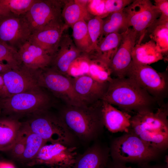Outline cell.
<instances>
[{
	"mask_svg": "<svg viewBox=\"0 0 168 168\" xmlns=\"http://www.w3.org/2000/svg\"><path fill=\"white\" fill-rule=\"evenodd\" d=\"M89 66L86 74L102 83H108L112 80L109 64L97 59H89Z\"/></svg>",
	"mask_w": 168,
	"mask_h": 168,
	"instance_id": "29",
	"label": "cell"
},
{
	"mask_svg": "<svg viewBox=\"0 0 168 168\" xmlns=\"http://www.w3.org/2000/svg\"><path fill=\"white\" fill-rule=\"evenodd\" d=\"M26 135V147L23 155L19 161L27 164L33 160L47 142L38 135L30 131L22 122Z\"/></svg>",
	"mask_w": 168,
	"mask_h": 168,
	"instance_id": "27",
	"label": "cell"
},
{
	"mask_svg": "<svg viewBox=\"0 0 168 168\" xmlns=\"http://www.w3.org/2000/svg\"><path fill=\"white\" fill-rule=\"evenodd\" d=\"M132 61L148 65L164 58L163 55L152 40L144 43L136 44L132 53Z\"/></svg>",
	"mask_w": 168,
	"mask_h": 168,
	"instance_id": "24",
	"label": "cell"
},
{
	"mask_svg": "<svg viewBox=\"0 0 168 168\" xmlns=\"http://www.w3.org/2000/svg\"><path fill=\"white\" fill-rule=\"evenodd\" d=\"M147 168H165L163 167L159 166H154L147 167Z\"/></svg>",
	"mask_w": 168,
	"mask_h": 168,
	"instance_id": "42",
	"label": "cell"
},
{
	"mask_svg": "<svg viewBox=\"0 0 168 168\" xmlns=\"http://www.w3.org/2000/svg\"><path fill=\"white\" fill-rule=\"evenodd\" d=\"M129 28L137 34L136 44H140L146 34L147 29L158 19L160 13L149 0H135L124 8Z\"/></svg>",
	"mask_w": 168,
	"mask_h": 168,
	"instance_id": "8",
	"label": "cell"
},
{
	"mask_svg": "<svg viewBox=\"0 0 168 168\" xmlns=\"http://www.w3.org/2000/svg\"><path fill=\"white\" fill-rule=\"evenodd\" d=\"M101 100L115 105L128 112L150 109L158 102L132 79L113 78L109 83Z\"/></svg>",
	"mask_w": 168,
	"mask_h": 168,
	"instance_id": "3",
	"label": "cell"
},
{
	"mask_svg": "<svg viewBox=\"0 0 168 168\" xmlns=\"http://www.w3.org/2000/svg\"><path fill=\"white\" fill-rule=\"evenodd\" d=\"M25 147V133L22 123V128L18 138L13 147L10 150L12 157L19 161L24 152Z\"/></svg>",
	"mask_w": 168,
	"mask_h": 168,
	"instance_id": "33",
	"label": "cell"
},
{
	"mask_svg": "<svg viewBox=\"0 0 168 168\" xmlns=\"http://www.w3.org/2000/svg\"><path fill=\"white\" fill-rule=\"evenodd\" d=\"M123 9L110 13L103 19L102 30L99 40L109 34L119 33L120 30L124 32L129 28Z\"/></svg>",
	"mask_w": 168,
	"mask_h": 168,
	"instance_id": "26",
	"label": "cell"
},
{
	"mask_svg": "<svg viewBox=\"0 0 168 168\" xmlns=\"http://www.w3.org/2000/svg\"><path fill=\"white\" fill-rule=\"evenodd\" d=\"M107 152L99 144H94L82 154L77 155L72 168H105Z\"/></svg>",
	"mask_w": 168,
	"mask_h": 168,
	"instance_id": "22",
	"label": "cell"
},
{
	"mask_svg": "<svg viewBox=\"0 0 168 168\" xmlns=\"http://www.w3.org/2000/svg\"><path fill=\"white\" fill-rule=\"evenodd\" d=\"M26 117V120L23 122L27 127L47 142L74 146L75 136L58 115L52 113L48 110L32 114Z\"/></svg>",
	"mask_w": 168,
	"mask_h": 168,
	"instance_id": "5",
	"label": "cell"
},
{
	"mask_svg": "<svg viewBox=\"0 0 168 168\" xmlns=\"http://www.w3.org/2000/svg\"><path fill=\"white\" fill-rule=\"evenodd\" d=\"M154 5L160 12L159 18L168 20V0H155Z\"/></svg>",
	"mask_w": 168,
	"mask_h": 168,
	"instance_id": "36",
	"label": "cell"
},
{
	"mask_svg": "<svg viewBox=\"0 0 168 168\" xmlns=\"http://www.w3.org/2000/svg\"><path fill=\"white\" fill-rule=\"evenodd\" d=\"M132 0H105V12L107 16L110 13L121 11L131 4Z\"/></svg>",
	"mask_w": 168,
	"mask_h": 168,
	"instance_id": "34",
	"label": "cell"
},
{
	"mask_svg": "<svg viewBox=\"0 0 168 168\" xmlns=\"http://www.w3.org/2000/svg\"><path fill=\"white\" fill-rule=\"evenodd\" d=\"M2 115V109L0 107V117Z\"/></svg>",
	"mask_w": 168,
	"mask_h": 168,
	"instance_id": "43",
	"label": "cell"
},
{
	"mask_svg": "<svg viewBox=\"0 0 168 168\" xmlns=\"http://www.w3.org/2000/svg\"><path fill=\"white\" fill-rule=\"evenodd\" d=\"M22 126L19 119L0 117V151H10L16 142Z\"/></svg>",
	"mask_w": 168,
	"mask_h": 168,
	"instance_id": "21",
	"label": "cell"
},
{
	"mask_svg": "<svg viewBox=\"0 0 168 168\" xmlns=\"http://www.w3.org/2000/svg\"><path fill=\"white\" fill-rule=\"evenodd\" d=\"M163 55L168 50V20L158 18L147 29L146 34Z\"/></svg>",
	"mask_w": 168,
	"mask_h": 168,
	"instance_id": "25",
	"label": "cell"
},
{
	"mask_svg": "<svg viewBox=\"0 0 168 168\" xmlns=\"http://www.w3.org/2000/svg\"><path fill=\"white\" fill-rule=\"evenodd\" d=\"M70 78L76 94L86 105L101 100L109 84L100 82L86 74Z\"/></svg>",
	"mask_w": 168,
	"mask_h": 168,
	"instance_id": "15",
	"label": "cell"
},
{
	"mask_svg": "<svg viewBox=\"0 0 168 168\" xmlns=\"http://www.w3.org/2000/svg\"><path fill=\"white\" fill-rule=\"evenodd\" d=\"M101 112L104 125L110 132H129L132 116L128 112L118 110L101 100Z\"/></svg>",
	"mask_w": 168,
	"mask_h": 168,
	"instance_id": "18",
	"label": "cell"
},
{
	"mask_svg": "<svg viewBox=\"0 0 168 168\" xmlns=\"http://www.w3.org/2000/svg\"><path fill=\"white\" fill-rule=\"evenodd\" d=\"M64 0H36L24 15L32 33L52 25L63 22L62 16Z\"/></svg>",
	"mask_w": 168,
	"mask_h": 168,
	"instance_id": "10",
	"label": "cell"
},
{
	"mask_svg": "<svg viewBox=\"0 0 168 168\" xmlns=\"http://www.w3.org/2000/svg\"><path fill=\"white\" fill-rule=\"evenodd\" d=\"M44 89L40 87L9 97L0 98L1 116L20 120L32 114L49 110L52 100Z\"/></svg>",
	"mask_w": 168,
	"mask_h": 168,
	"instance_id": "4",
	"label": "cell"
},
{
	"mask_svg": "<svg viewBox=\"0 0 168 168\" xmlns=\"http://www.w3.org/2000/svg\"><path fill=\"white\" fill-rule=\"evenodd\" d=\"M136 39V33L132 28L130 27L124 32L119 46L109 64L112 75L116 78L126 77L132 62V53Z\"/></svg>",
	"mask_w": 168,
	"mask_h": 168,
	"instance_id": "14",
	"label": "cell"
},
{
	"mask_svg": "<svg viewBox=\"0 0 168 168\" xmlns=\"http://www.w3.org/2000/svg\"><path fill=\"white\" fill-rule=\"evenodd\" d=\"M159 152L130 131L114 139L111 147V154L114 162L124 164H145L154 159Z\"/></svg>",
	"mask_w": 168,
	"mask_h": 168,
	"instance_id": "6",
	"label": "cell"
},
{
	"mask_svg": "<svg viewBox=\"0 0 168 168\" xmlns=\"http://www.w3.org/2000/svg\"><path fill=\"white\" fill-rule=\"evenodd\" d=\"M0 168H14L11 164L0 162Z\"/></svg>",
	"mask_w": 168,
	"mask_h": 168,
	"instance_id": "41",
	"label": "cell"
},
{
	"mask_svg": "<svg viewBox=\"0 0 168 168\" xmlns=\"http://www.w3.org/2000/svg\"><path fill=\"white\" fill-rule=\"evenodd\" d=\"M22 63L32 69L50 66L52 57L38 46L28 41L18 50Z\"/></svg>",
	"mask_w": 168,
	"mask_h": 168,
	"instance_id": "19",
	"label": "cell"
},
{
	"mask_svg": "<svg viewBox=\"0 0 168 168\" xmlns=\"http://www.w3.org/2000/svg\"><path fill=\"white\" fill-rule=\"evenodd\" d=\"M4 61L13 69L18 68L22 63L18 50L0 41V62Z\"/></svg>",
	"mask_w": 168,
	"mask_h": 168,
	"instance_id": "30",
	"label": "cell"
},
{
	"mask_svg": "<svg viewBox=\"0 0 168 168\" xmlns=\"http://www.w3.org/2000/svg\"><path fill=\"white\" fill-rule=\"evenodd\" d=\"M39 82L41 87L48 89L55 96L63 100L66 105H85L76 94L70 77L58 73L49 67L40 69Z\"/></svg>",
	"mask_w": 168,
	"mask_h": 168,
	"instance_id": "11",
	"label": "cell"
},
{
	"mask_svg": "<svg viewBox=\"0 0 168 168\" xmlns=\"http://www.w3.org/2000/svg\"><path fill=\"white\" fill-rule=\"evenodd\" d=\"M87 7L92 15L103 19L107 16L105 12V0H88Z\"/></svg>",
	"mask_w": 168,
	"mask_h": 168,
	"instance_id": "35",
	"label": "cell"
},
{
	"mask_svg": "<svg viewBox=\"0 0 168 168\" xmlns=\"http://www.w3.org/2000/svg\"><path fill=\"white\" fill-rule=\"evenodd\" d=\"M126 77L133 80L158 102L167 96L168 89L167 74L158 72L149 65L132 61Z\"/></svg>",
	"mask_w": 168,
	"mask_h": 168,
	"instance_id": "7",
	"label": "cell"
},
{
	"mask_svg": "<svg viewBox=\"0 0 168 168\" xmlns=\"http://www.w3.org/2000/svg\"><path fill=\"white\" fill-rule=\"evenodd\" d=\"M72 27L73 40L77 48L84 54L89 53L91 42L86 21L84 20L80 21L74 24Z\"/></svg>",
	"mask_w": 168,
	"mask_h": 168,
	"instance_id": "28",
	"label": "cell"
},
{
	"mask_svg": "<svg viewBox=\"0 0 168 168\" xmlns=\"http://www.w3.org/2000/svg\"><path fill=\"white\" fill-rule=\"evenodd\" d=\"M109 168H133L131 166H127L124 163L114 162V163L110 166Z\"/></svg>",
	"mask_w": 168,
	"mask_h": 168,
	"instance_id": "40",
	"label": "cell"
},
{
	"mask_svg": "<svg viewBox=\"0 0 168 168\" xmlns=\"http://www.w3.org/2000/svg\"><path fill=\"white\" fill-rule=\"evenodd\" d=\"M101 100L89 105H66L58 116L75 137L84 142L95 138L104 125Z\"/></svg>",
	"mask_w": 168,
	"mask_h": 168,
	"instance_id": "1",
	"label": "cell"
},
{
	"mask_svg": "<svg viewBox=\"0 0 168 168\" xmlns=\"http://www.w3.org/2000/svg\"><path fill=\"white\" fill-rule=\"evenodd\" d=\"M40 69H32L22 63L16 68L2 73L6 97L41 87L39 82Z\"/></svg>",
	"mask_w": 168,
	"mask_h": 168,
	"instance_id": "13",
	"label": "cell"
},
{
	"mask_svg": "<svg viewBox=\"0 0 168 168\" xmlns=\"http://www.w3.org/2000/svg\"><path fill=\"white\" fill-rule=\"evenodd\" d=\"M6 97V92L3 77L1 73H0V98H4Z\"/></svg>",
	"mask_w": 168,
	"mask_h": 168,
	"instance_id": "37",
	"label": "cell"
},
{
	"mask_svg": "<svg viewBox=\"0 0 168 168\" xmlns=\"http://www.w3.org/2000/svg\"><path fill=\"white\" fill-rule=\"evenodd\" d=\"M88 1H64L62 16L66 25L72 27L79 21L84 20L86 21L93 17L87 7Z\"/></svg>",
	"mask_w": 168,
	"mask_h": 168,
	"instance_id": "23",
	"label": "cell"
},
{
	"mask_svg": "<svg viewBox=\"0 0 168 168\" xmlns=\"http://www.w3.org/2000/svg\"><path fill=\"white\" fill-rule=\"evenodd\" d=\"M168 109L161 105L155 112L140 110L132 116L131 131L147 144L159 152L168 146Z\"/></svg>",
	"mask_w": 168,
	"mask_h": 168,
	"instance_id": "2",
	"label": "cell"
},
{
	"mask_svg": "<svg viewBox=\"0 0 168 168\" xmlns=\"http://www.w3.org/2000/svg\"><path fill=\"white\" fill-rule=\"evenodd\" d=\"M68 27L63 22L48 26L33 32L28 41L52 57L64 31Z\"/></svg>",
	"mask_w": 168,
	"mask_h": 168,
	"instance_id": "17",
	"label": "cell"
},
{
	"mask_svg": "<svg viewBox=\"0 0 168 168\" xmlns=\"http://www.w3.org/2000/svg\"><path fill=\"white\" fill-rule=\"evenodd\" d=\"M124 32H114L107 35L99 40L95 50L85 55L90 59H100L109 65L119 46Z\"/></svg>",
	"mask_w": 168,
	"mask_h": 168,
	"instance_id": "20",
	"label": "cell"
},
{
	"mask_svg": "<svg viewBox=\"0 0 168 168\" xmlns=\"http://www.w3.org/2000/svg\"><path fill=\"white\" fill-rule=\"evenodd\" d=\"M87 24L88 32L91 42V50L88 53L89 54L94 51L97 48L98 43L101 34L103 19L98 16H93L87 21Z\"/></svg>",
	"mask_w": 168,
	"mask_h": 168,
	"instance_id": "31",
	"label": "cell"
},
{
	"mask_svg": "<svg viewBox=\"0 0 168 168\" xmlns=\"http://www.w3.org/2000/svg\"><path fill=\"white\" fill-rule=\"evenodd\" d=\"M36 0H0L11 13L15 15H24Z\"/></svg>",
	"mask_w": 168,
	"mask_h": 168,
	"instance_id": "32",
	"label": "cell"
},
{
	"mask_svg": "<svg viewBox=\"0 0 168 168\" xmlns=\"http://www.w3.org/2000/svg\"><path fill=\"white\" fill-rule=\"evenodd\" d=\"M83 53L75 46L70 36L63 33L52 57L49 67L65 76H68L71 64Z\"/></svg>",
	"mask_w": 168,
	"mask_h": 168,
	"instance_id": "16",
	"label": "cell"
},
{
	"mask_svg": "<svg viewBox=\"0 0 168 168\" xmlns=\"http://www.w3.org/2000/svg\"><path fill=\"white\" fill-rule=\"evenodd\" d=\"M32 31L24 15L11 13L0 17V41L18 50L29 41Z\"/></svg>",
	"mask_w": 168,
	"mask_h": 168,
	"instance_id": "12",
	"label": "cell"
},
{
	"mask_svg": "<svg viewBox=\"0 0 168 168\" xmlns=\"http://www.w3.org/2000/svg\"><path fill=\"white\" fill-rule=\"evenodd\" d=\"M11 69V67L6 63L0 62V73H3Z\"/></svg>",
	"mask_w": 168,
	"mask_h": 168,
	"instance_id": "39",
	"label": "cell"
},
{
	"mask_svg": "<svg viewBox=\"0 0 168 168\" xmlns=\"http://www.w3.org/2000/svg\"><path fill=\"white\" fill-rule=\"evenodd\" d=\"M11 13L7 8L0 2V17L6 16Z\"/></svg>",
	"mask_w": 168,
	"mask_h": 168,
	"instance_id": "38",
	"label": "cell"
},
{
	"mask_svg": "<svg viewBox=\"0 0 168 168\" xmlns=\"http://www.w3.org/2000/svg\"><path fill=\"white\" fill-rule=\"evenodd\" d=\"M75 146L60 143L45 144L35 157L26 164L44 165L50 168H72L77 155Z\"/></svg>",
	"mask_w": 168,
	"mask_h": 168,
	"instance_id": "9",
	"label": "cell"
}]
</instances>
